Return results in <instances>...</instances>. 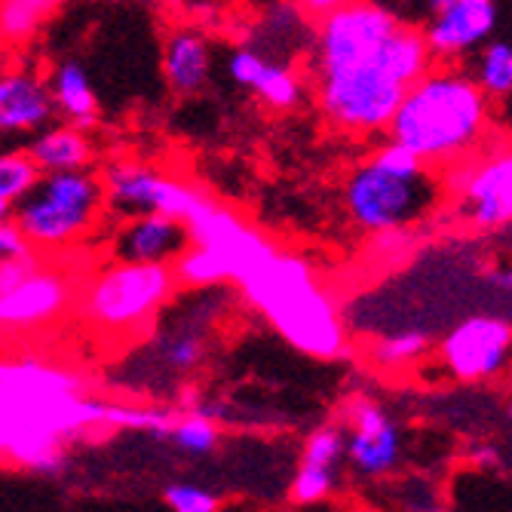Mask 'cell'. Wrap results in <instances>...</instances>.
Here are the masks:
<instances>
[{
    "instance_id": "obj_1",
    "label": "cell",
    "mask_w": 512,
    "mask_h": 512,
    "mask_svg": "<svg viewBox=\"0 0 512 512\" xmlns=\"http://www.w3.org/2000/svg\"><path fill=\"white\" fill-rule=\"evenodd\" d=\"M433 65L424 28L399 22L375 0H353L313 31L316 102L338 132H387L405 92Z\"/></svg>"
},
{
    "instance_id": "obj_2",
    "label": "cell",
    "mask_w": 512,
    "mask_h": 512,
    "mask_svg": "<svg viewBox=\"0 0 512 512\" xmlns=\"http://www.w3.org/2000/svg\"><path fill=\"white\" fill-rule=\"evenodd\" d=\"M111 402L96 399L68 365L19 356L0 368V451L13 467L56 473L65 448L108 427Z\"/></svg>"
},
{
    "instance_id": "obj_3",
    "label": "cell",
    "mask_w": 512,
    "mask_h": 512,
    "mask_svg": "<svg viewBox=\"0 0 512 512\" xmlns=\"http://www.w3.org/2000/svg\"><path fill=\"white\" fill-rule=\"evenodd\" d=\"M488 126L491 99L473 71L442 62L405 92L387 135L408 145L430 169H451L485 142Z\"/></svg>"
},
{
    "instance_id": "obj_4",
    "label": "cell",
    "mask_w": 512,
    "mask_h": 512,
    "mask_svg": "<svg viewBox=\"0 0 512 512\" xmlns=\"http://www.w3.org/2000/svg\"><path fill=\"white\" fill-rule=\"evenodd\" d=\"M240 292L298 353L313 359H341L347 353V329L338 304L301 255H270Z\"/></svg>"
},
{
    "instance_id": "obj_5",
    "label": "cell",
    "mask_w": 512,
    "mask_h": 512,
    "mask_svg": "<svg viewBox=\"0 0 512 512\" xmlns=\"http://www.w3.org/2000/svg\"><path fill=\"white\" fill-rule=\"evenodd\" d=\"M448 184L439 181L408 145L384 142L368 160H362L344 184V206L362 234L381 237L393 230H408L430 218Z\"/></svg>"
},
{
    "instance_id": "obj_6",
    "label": "cell",
    "mask_w": 512,
    "mask_h": 512,
    "mask_svg": "<svg viewBox=\"0 0 512 512\" xmlns=\"http://www.w3.org/2000/svg\"><path fill=\"white\" fill-rule=\"evenodd\" d=\"M175 264L114 261L89 276L77 310L89 329L105 335H138L172 301L178 289Z\"/></svg>"
},
{
    "instance_id": "obj_7",
    "label": "cell",
    "mask_w": 512,
    "mask_h": 512,
    "mask_svg": "<svg viewBox=\"0 0 512 512\" xmlns=\"http://www.w3.org/2000/svg\"><path fill=\"white\" fill-rule=\"evenodd\" d=\"M108 212L105 181L86 169L43 172L34 188L13 206V221L34 249H68L86 240Z\"/></svg>"
},
{
    "instance_id": "obj_8",
    "label": "cell",
    "mask_w": 512,
    "mask_h": 512,
    "mask_svg": "<svg viewBox=\"0 0 512 512\" xmlns=\"http://www.w3.org/2000/svg\"><path fill=\"white\" fill-rule=\"evenodd\" d=\"M105 194H108V215L114 218H135L148 212H163L188 221L200 206L212 197L194 184H181L151 166L142 163H111L102 172Z\"/></svg>"
},
{
    "instance_id": "obj_9",
    "label": "cell",
    "mask_w": 512,
    "mask_h": 512,
    "mask_svg": "<svg viewBox=\"0 0 512 512\" xmlns=\"http://www.w3.org/2000/svg\"><path fill=\"white\" fill-rule=\"evenodd\" d=\"M445 184L457 194L454 203L460 218L476 230H500L512 224V145L454 163Z\"/></svg>"
},
{
    "instance_id": "obj_10",
    "label": "cell",
    "mask_w": 512,
    "mask_h": 512,
    "mask_svg": "<svg viewBox=\"0 0 512 512\" xmlns=\"http://www.w3.org/2000/svg\"><path fill=\"white\" fill-rule=\"evenodd\" d=\"M188 227H191L194 246L212 249L218 255V261L224 264L227 283L237 289L270 255L279 252L273 246V240L264 237L258 227H252L243 215H237L234 209H227L215 200L200 206L188 218Z\"/></svg>"
},
{
    "instance_id": "obj_11",
    "label": "cell",
    "mask_w": 512,
    "mask_h": 512,
    "mask_svg": "<svg viewBox=\"0 0 512 512\" xmlns=\"http://www.w3.org/2000/svg\"><path fill=\"white\" fill-rule=\"evenodd\" d=\"M74 301L68 273L46 267L37 258L13 286L0 289V322L7 335L43 332L46 325L59 322Z\"/></svg>"
},
{
    "instance_id": "obj_12",
    "label": "cell",
    "mask_w": 512,
    "mask_h": 512,
    "mask_svg": "<svg viewBox=\"0 0 512 512\" xmlns=\"http://www.w3.org/2000/svg\"><path fill=\"white\" fill-rule=\"evenodd\" d=\"M512 325L500 316H470L445 335L439 356L457 381H488L506 368Z\"/></svg>"
},
{
    "instance_id": "obj_13",
    "label": "cell",
    "mask_w": 512,
    "mask_h": 512,
    "mask_svg": "<svg viewBox=\"0 0 512 512\" xmlns=\"http://www.w3.org/2000/svg\"><path fill=\"white\" fill-rule=\"evenodd\" d=\"M497 28V0H430L424 34L436 62H454L476 53Z\"/></svg>"
},
{
    "instance_id": "obj_14",
    "label": "cell",
    "mask_w": 512,
    "mask_h": 512,
    "mask_svg": "<svg viewBox=\"0 0 512 512\" xmlns=\"http://www.w3.org/2000/svg\"><path fill=\"white\" fill-rule=\"evenodd\" d=\"M194 246L191 227L184 218L148 212L123 218L111 240L114 261H142V264H175Z\"/></svg>"
},
{
    "instance_id": "obj_15",
    "label": "cell",
    "mask_w": 512,
    "mask_h": 512,
    "mask_svg": "<svg viewBox=\"0 0 512 512\" xmlns=\"http://www.w3.org/2000/svg\"><path fill=\"white\" fill-rule=\"evenodd\" d=\"M347 457L353 470L365 479H384L396 470L402 457V436L393 417L368 399H359L350 408Z\"/></svg>"
},
{
    "instance_id": "obj_16",
    "label": "cell",
    "mask_w": 512,
    "mask_h": 512,
    "mask_svg": "<svg viewBox=\"0 0 512 512\" xmlns=\"http://www.w3.org/2000/svg\"><path fill=\"white\" fill-rule=\"evenodd\" d=\"M53 86H46L31 71H7L0 80V132L37 135L56 114Z\"/></svg>"
},
{
    "instance_id": "obj_17",
    "label": "cell",
    "mask_w": 512,
    "mask_h": 512,
    "mask_svg": "<svg viewBox=\"0 0 512 512\" xmlns=\"http://www.w3.org/2000/svg\"><path fill=\"white\" fill-rule=\"evenodd\" d=\"M212 74L209 43L194 28H175L163 43V77L175 96H197Z\"/></svg>"
},
{
    "instance_id": "obj_18",
    "label": "cell",
    "mask_w": 512,
    "mask_h": 512,
    "mask_svg": "<svg viewBox=\"0 0 512 512\" xmlns=\"http://www.w3.org/2000/svg\"><path fill=\"white\" fill-rule=\"evenodd\" d=\"M43 172H74L92 163V145L74 123L40 129L25 148Z\"/></svg>"
},
{
    "instance_id": "obj_19",
    "label": "cell",
    "mask_w": 512,
    "mask_h": 512,
    "mask_svg": "<svg viewBox=\"0 0 512 512\" xmlns=\"http://www.w3.org/2000/svg\"><path fill=\"white\" fill-rule=\"evenodd\" d=\"M53 96L59 114L74 123L77 129H92L99 120V99L92 89L89 71L77 59H62L59 68L53 71Z\"/></svg>"
},
{
    "instance_id": "obj_20",
    "label": "cell",
    "mask_w": 512,
    "mask_h": 512,
    "mask_svg": "<svg viewBox=\"0 0 512 512\" xmlns=\"http://www.w3.org/2000/svg\"><path fill=\"white\" fill-rule=\"evenodd\" d=\"M249 92H252V96H258L264 105H270L273 111H295L307 96V83L292 65L264 59V65L255 74Z\"/></svg>"
},
{
    "instance_id": "obj_21",
    "label": "cell",
    "mask_w": 512,
    "mask_h": 512,
    "mask_svg": "<svg viewBox=\"0 0 512 512\" xmlns=\"http://www.w3.org/2000/svg\"><path fill=\"white\" fill-rule=\"evenodd\" d=\"M473 77L488 92L491 102L509 99L512 96V43L509 40L485 43L479 50V56H476Z\"/></svg>"
},
{
    "instance_id": "obj_22",
    "label": "cell",
    "mask_w": 512,
    "mask_h": 512,
    "mask_svg": "<svg viewBox=\"0 0 512 512\" xmlns=\"http://www.w3.org/2000/svg\"><path fill=\"white\" fill-rule=\"evenodd\" d=\"M43 169L28 151H7L0 160V218H10L13 206L40 181Z\"/></svg>"
},
{
    "instance_id": "obj_23",
    "label": "cell",
    "mask_w": 512,
    "mask_h": 512,
    "mask_svg": "<svg viewBox=\"0 0 512 512\" xmlns=\"http://www.w3.org/2000/svg\"><path fill=\"white\" fill-rule=\"evenodd\" d=\"M191 325H184V329H175L172 335H163L160 344H157L160 365L169 368L172 375H178V378L181 375H191V371L206 356V335H203V329H191Z\"/></svg>"
},
{
    "instance_id": "obj_24",
    "label": "cell",
    "mask_w": 512,
    "mask_h": 512,
    "mask_svg": "<svg viewBox=\"0 0 512 512\" xmlns=\"http://www.w3.org/2000/svg\"><path fill=\"white\" fill-rule=\"evenodd\" d=\"M68 0H4V13H0V25H4L7 43H25L43 19L65 7Z\"/></svg>"
},
{
    "instance_id": "obj_25",
    "label": "cell",
    "mask_w": 512,
    "mask_h": 512,
    "mask_svg": "<svg viewBox=\"0 0 512 512\" xmlns=\"http://www.w3.org/2000/svg\"><path fill=\"white\" fill-rule=\"evenodd\" d=\"M169 439L175 442V448H181L191 457H206L218 448L221 442V430L215 427V421L209 414H184L178 417L175 430L169 433Z\"/></svg>"
},
{
    "instance_id": "obj_26",
    "label": "cell",
    "mask_w": 512,
    "mask_h": 512,
    "mask_svg": "<svg viewBox=\"0 0 512 512\" xmlns=\"http://www.w3.org/2000/svg\"><path fill=\"white\" fill-rule=\"evenodd\" d=\"M430 341L424 332H402V335H390L371 344L368 356L375 359L381 368H405L411 362H417L421 356H427Z\"/></svg>"
},
{
    "instance_id": "obj_27",
    "label": "cell",
    "mask_w": 512,
    "mask_h": 512,
    "mask_svg": "<svg viewBox=\"0 0 512 512\" xmlns=\"http://www.w3.org/2000/svg\"><path fill=\"white\" fill-rule=\"evenodd\" d=\"M347 454V433L341 427H319L304 442L301 463H313V467L335 470Z\"/></svg>"
},
{
    "instance_id": "obj_28",
    "label": "cell",
    "mask_w": 512,
    "mask_h": 512,
    "mask_svg": "<svg viewBox=\"0 0 512 512\" xmlns=\"http://www.w3.org/2000/svg\"><path fill=\"white\" fill-rule=\"evenodd\" d=\"M335 491V470L313 467V463H301L295 479H292V500L301 506L322 503Z\"/></svg>"
},
{
    "instance_id": "obj_29",
    "label": "cell",
    "mask_w": 512,
    "mask_h": 512,
    "mask_svg": "<svg viewBox=\"0 0 512 512\" xmlns=\"http://www.w3.org/2000/svg\"><path fill=\"white\" fill-rule=\"evenodd\" d=\"M163 503L172 512H218L221 509V497L209 488L200 485H169L163 491Z\"/></svg>"
},
{
    "instance_id": "obj_30",
    "label": "cell",
    "mask_w": 512,
    "mask_h": 512,
    "mask_svg": "<svg viewBox=\"0 0 512 512\" xmlns=\"http://www.w3.org/2000/svg\"><path fill=\"white\" fill-rule=\"evenodd\" d=\"M34 255L31 240L22 234V227L13 218H0V258H25Z\"/></svg>"
},
{
    "instance_id": "obj_31",
    "label": "cell",
    "mask_w": 512,
    "mask_h": 512,
    "mask_svg": "<svg viewBox=\"0 0 512 512\" xmlns=\"http://www.w3.org/2000/svg\"><path fill=\"white\" fill-rule=\"evenodd\" d=\"M292 4L310 19V22H322L325 16H332L338 10H344L353 0H292Z\"/></svg>"
},
{
    "instance_id": "obj_32",
    "label": "cell",
    "mask_w": 512,
    "mask_h": 512,
    "mask_svg": "<svg viewBox=\"0 0 512 512\" xmlns=\"http://www.w3.org/2000/svg\"><path fill=\"white\" fill-rule=\"evenodd\" d=\"M488 283H491L494 289L512 292V264H509V267H500V270H491V273H488Z\"/></svg>"
},
{
    "instance_id": "obj_33",
    "label": "cell",
    "mask_w": 512,
    "mask_h": 512,
    "mask_svg": "<svg viewBox=\"0 0 512 512\" xmlns=\"http://www.w3.org/2000/svg\"><path fill=\"white\" fill-rule=\"evenodd\" d=\"M500 111H503V114H500V120H503V123H509V129H512V96L500 102Z\"/></svg>"
},
{
    "instance_id": "obj_34",
    "label": "cell",
    "mask_w": 512,
    "mask_h": 512,
    "mask_svg": "<svg viewBox=\"0 0 512 512\" xmlns=\"http://www.w3.org/2000/svg\"><path fill=\"white\" fill-rule=\"evenodd\" d=\"M157 4H163V7H175V4H181V0H157Z\"/></svg>"
},
{
    "instance_id": "obj_35",
    "label": "cell",
    "mask_w": 512,
    "mask_h": 512,
    "mask_svg": "<svg viewBox=\"0 0 512 512\" xmlns=\"http://www.w3.org/2000/svg\"><path fill=\"white\" fill-rule=\"evenodd\" d=\"M506 414H509V417H512V402H509V408H506Z\"/></svg>"
}]
</instances>
